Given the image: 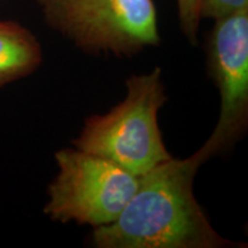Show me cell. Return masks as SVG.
Instances as JSON below:
<instances>
[{"instance_id":"8992f818","label":"cell","mask_w":248,"mask_h":248,"mask_svg":"<svg viewBox=\"0 0 248 248\" xmlns=\"http://www.w3.org/2000/svg\"><path fill=\"white\" fill-rule=\"evenodd\" d=\"M43 62L39 40L15 21H0V90L32 75Z\"/></svg>"},{"instance_id":"52a82bcc","label":"cell","mask_w":248,"mask_h":248,"mask_svg":"<svg viewBox=\"0 0 248 248\" xmlns=\"http://www.w3.org/2000/svg\"><path fill=\"white\" fill-rule=\"evenodd\" d=\"M177 1L178 22L186 39L195 44L198 40L200 22L202 20L201 9L203 0H176Z\"/></svg>"},{"instance_id":"5b68a950","label":"cell","mask_w":248,"mask_h":248,"mask_svg":"<svg viewBox=\"0 0 248 248\" xmlns=\"http://www.w3.org/2000/svg\"><path fill=\"white\" fill-rule=\"evenodd\" d=\"M206 57L221 97L215 129L199 148L208 161L233 147L248 126V9L215 20L206 40Z\"/></svg>"},{"instance_id":"7a4b0ae2","label":"cell","mask_w":248,"mask_h":248,"mask_svg":"<svg viewBox=\"0 0 248 248\" xmlns=\"http://www.w3.org/2000/svg\"><path fill=\"white\" fill-rule=\"evenodd\" d=\"M166 101L161 68L130 76L125 98L108 113L86 119L74 146L140 177L172 157L159 126V111Z\"/></svg>"},{"instance_id":"ba28073f","label":"cell","mask_w":248,"mask_h":248,"mask_svg":"<svg viewBox=\"0 0 248 248\" xmlns=\"http://www.w3.org/2000/svg\"><path fill=\"white\" fill-rule=\"evenodd\" d=\"M244 9H248V0H203L201 16L217 20Z\"/></svg>"},{"instance_id":"3957f363","label":"cell","mask_w":248,"mask_h":248,"mask_svg":"<svg viewBox=\"0 0 248 248\" xmlns=\"http://www.w3.org/2000/svg\"><path fill=\"white\" fill-rule=\"evenodd\" d=\"M45 22L83 52L131 58L161 43L154 0H37Z\"/></svg>"},{"instance_id":"6da1fadb","label":"cell","mask_w":248,"mask_h":248,"mask_svg":"<svg viewBox=\"0 0 248 248\" xmlns=\"http://www.w3.org/2000/svg\"><path fill=\"white\" fill-rule=\"evenodd\" d=\"M206 157L169 159L139 177L138 187L114 222L93 229L97 248L243 247L223 238L198 203L193 182Z\"/></svg>"},{"instance_id":"277c9868","label":"cell","mask_w":248,"mask_h":248,"mask_svg":"<svg viewBox=\"0 0 248 248\" xmlns=\"http://www.w3.org/2000/svg\"><path fill=\"white\" fill-rule=\"evenodd\" d=\"M58 173L47 187L44 214L52 221L93 229L114 222L138 187L139 177L78 148L55 152Z\"/></svg>"}]
</instances>
